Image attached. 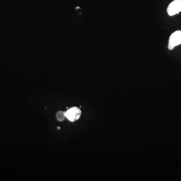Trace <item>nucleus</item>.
I'll return each instance as SVG.
<instances>
[{"label": "nucleus", "instance_id": "nucleus-2", "mask_svg": "<svg viewBox=\"0 0 181 181\" xmlns=\"http://www.w3.org/2000/svg\"><path fill=\"white\" fill-rule=\"evenodd\" d=\"M66 117L71 122H75L80 118L82 112L80 109L77 107L69 108L65 112Z\"/></svg>", "mask_w": 181, "mask_h": 181}, {"label": "nucleus", "instance_id": "nucleus-1", "mask_svg": "<svg viewBox=\"0 0 181 181\" xmlns=\"http://www.w3.org/2000/svg\"><path fill=\"white\" fill-rule=\"evenodd\" d=\"M181 44V31H176L171 34L169 39L168 48L172 50Z\"/></svg>", "mask_w": 181, "mask_h": 181}, {"label": "nucleus", "instance_id": "nucleus-5", "mask_svg": "<svg viewBox=\"0 0 181 181\" xmlns=\"http://www.w3.org/2000/svg\"><path fill=\"white\" fill-rule=\"evenodd\" d=\"M57 129H58V130H60V129H61V127H59V126H58V127H57Z\"/></svg>", "mask_w": 181, "mask_h": 181}, {"label": "nucleus", "instance_id": "nucleus-4", "mask_svg": "<svg viewBox=\"0 0 181 181\" xmlns=\"http://www.w3.org/2000/svg\"><path fill=\"white\" fill-rule=\"evenodd\" d=\"M56 117H57V120L59 121H62L65 119L66 116H65V112H63L61 111H60L57 112L56 114Z\"/></svg>", "mask_w": 181, "mask_h": 181}, {"label": "nucleus", "instance_id": "nucleus-3", "mask_svg": "<svg viewBox=\"0 0 181 181\" xmlns=\"http://www.w3.org/2000/svg\"><path fill=\"white\" fill-rule=\"evenodd\" d=\"M181 12V0H174L168 6L167 14L172 16Z\"/></svg>", "mask_w": 181, "mask_h": 181}]
</instances>
